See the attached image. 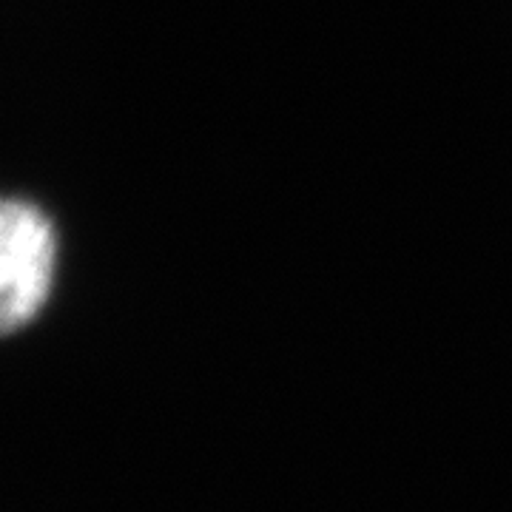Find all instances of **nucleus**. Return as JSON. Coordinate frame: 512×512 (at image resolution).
Returning a JSON list of instances; mask_svg holds the SVG:
<instances>
[{"mask_svg": "<svg viewBox=\"0 0 512 512\" xmlns=\"http://www.w3.org/2000/svg\"><path fill=\"white\" fill-rule=\"evenodd\" d=\"M57 274V234L35 202L0 197V339L32 325Z\"/></svg>", "mask_w": 512, "mask_h": 512, "instance_id": "obj_1", "label": "nucleus"}]
</instances>
